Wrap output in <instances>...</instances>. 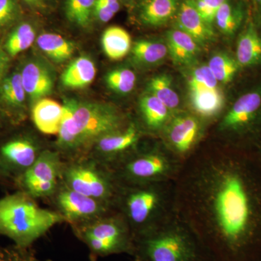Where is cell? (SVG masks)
<instances>
[{
  "label": "cell",
  "instance_id": "cell-14",
  "mask_svg": "<svg viewBox=\"0 0 261 261\" xmlns=\"http://www.w3.org/2000/svg\"><path fill=\"white\" fill-rule=\"evenodd\" d=\"M261 110V92L251 91L239 97L220 118L216 132L221 137L237 135L252 124Z\"/></svg>",
  "mask_w": 261,
  "mask_h": 261
},
{
  "label": "cell",
  "instance_id": "cell-12",
  "mask_svg": "<svg viewBox=\"0 0 261 261\" xmlns=\"http://www.w3.org/2000/svg\"><path fill=\"white\" fill-rule=\"evenodd\" d=\"M49 200L55 211L61 214L71 227L91 222L113 211L100 201L71 190L63 182Z\"/></svg>",
  "mask_w": 261,
  "mask_h": 261
},
{
  "label": "cell",
  "instance_id": "cell-13",
  "mask_svg": "<svg viewBox=\"0 0 261 261\" xmlns=\"http://www.w3.org/2000/svg\"><path fill=\"white\" fill-rule=\"evenodd\" d=\"M46 149L32 136L7 141L0 146V173L18 181Z\"/></svg>",
  "mask_w": 261,
  "mask_h": 261
},
{
  "label": "cell",
  "instance_id": "cell-26",
  "mask_svg": "<svg viewBox=\"0 0 261 261\" xmlns=\"http://www.w3.org/2000/svg\"><path fill=\"white\" fill-rule=\"evenodd\" d=\"M148 87L149 93L155 96L173 115L181 111L179 97L173 89L169 75H156L149 82Z\"/></svg>",
  "mask_w": 261,
  "mask_h": 261
},
{
  "label": "cell",
  "instance_id": "cell-23",
  "mask_svg": "<svg viewBox=\"0 0 261 261\" xmlns=\"http://www.w3.org/2000/svg\"><path fill=\"white\" fill-rule=\"evenodd\" d=\"M178 10V0H145L140 17L144 23L159 27L171 20Z\"/></svg>",
  "mask_w": 261,
  "mask_h": 261
},
{
  "label": "cell",
  "instance_id": "cell-9",
  "mask_svg": "<svg viewBox=\"0 0 261 261\" xmlns=\"http://www.w3.org/2000/svg\"><path fill=\"white\" fill-rule=\"evenodd\" d=\"M206 121L190 112L173 115L160 136V140L182 163L202 145L205 138Z\"/></svg>",
  "mask_w": 261,
  "mask_h": 261
},
{
  "label": "cell",
  "instance_id": "cell-5",
  "mask_svg": "<svg viewBox=\"0 0 261 261\" xmlns=\"http://www.w3.org/2000/svg\"><path fill=\"white\" fill-rule=\"evenodd\" d=\"M137 252L146 261H207L195 235L173 216L135 241Z\"/></svg>",
  "mask_w": 261,
  "mask_h": 261
},
{
  "label": "cell",
  "instance_id": "cell-17",
  "mask_svg": "<svg viewBox=\"0 0 261 261\" xmlns=\"http://www.w3.org/2000/svg\"><path fill=\"white\" fill-rule=\"evenodd\" d=\"M23 82L25 93L28 94L33 102L51 93L54 87V79L50 70L42 63L31 61L25 65L22 70Z\"/></svg>",
  "mask_w": 261,
  "mask_h": 261
},
{
  "label": "cell",
  "instance_id": "cell-3",
  "mask_svg": "<svg viewBox=\"0 0 261 261\" xmlns=\"http://www.w3.org/2000/svg\"><path fill=\"white\" fill-rule=\"evenodd\" d=\"M173 181L120 183L113 210L123 216L135 241L175 216Z\"/></svg>",
  "mask_w": 261,
  "mask_h": 261
},
{
  "label": "cell",
  "instance_id": "cell-27",
  "mask_svg": "<svg viewBox=\"0 0 261 261\" xmlns=\"http://www.w3.org/2000/svg\"><path fill=\"white\" fill-rule=\"evenodd\" d=\"M130 50L135 61L145 65L159 64L168 55L166 44L154 41H138Z\"/></svg>",
  "mask_w": 261,
  "mask_h": 261
},
{
  "label": "cell",
  "instance_id": "cell-16",
  "mask_svg": "<svg viewBox=\"0 0 261 261\" xmlns=\"http://www.w3.org/2000/svg\"><path fill=\"white\" fill-rule=\"evenodd\" d=\"M176 25L178 29L190 36L200 47L214 40L212 27L200 16L192 0L185 2L178 8Z\"/></svg>",
  "mask_w": 261,
  "mask_h": 261
},
{
  "label": "cell",
  "instance_id": "cell-41",
  "mask_svg": "<svg viewBox=\"0 0 261 261\" xmlns=\"http://www.w3.org/2000/svg\"><path fill=\"white\" fill-rule=\"evenodd\" d=\"M25 1L27 2V3H29V4H31V5L37 4V3H36L35 0H25Z\"/></svg>",
  "mask_w": 261,
  "mask_h": 261
},
{
  "label": "cell",
  "instance_id": "cell-25",
  "mask_svg": "<svg viewBox=\"0 0 261 261\" xmlns=\"http://www.w3.org/2000/svg\"><path fill=\"white\" fill-rule=\"evenodd\" d=\"M38 47L48 57L56 62L69 59L74 51V46L69 41L53 33H44L37 39Z\"/></svg>",
  "mask_w": 261,
  "mask_h": 261
},
{
  "label": "cell",
  "instance_id": "cell-37",
  "mask_svg": "<svg viewBox=\"0 0 261 261\" xmlns=\"http://www.w3.org/2000/svg\"><path fill=\"white\" fill-rule=\"evenodd\" d=\"M15 13L16 5L14 0H0V27L13 20Z\"/></svg>",
  "mask_w": 261,
  "mask_h": 261
},
{
  "label": "cell",
  "instance_id": "cell-39",
  "mask_svg": "<svg viewBox=\"0 0 261 261\" xmlns=\"http://www.w3.org/2000/svg\"><path fill=\"white\" fill-rule=\"evenodd\" d=\"M8 63V57L5 51L0 47V84H1L2 80H3V76H4Z\"/></svg>",
  "mask_w": 261,
  "mask_h": 261
},
{
  "label": "cell",
  "instance_id": "cell-6",
  "mask_svg": "<svg viewBox=\"0 0 261 261\" xmlns=\"http://www.w3.org/2000/svg\"><path fill=\"white\" fill-rule=\"evenodd\" d=\"M182 165L160 140L147 148L139 147L113 171L119 183H159L174 181Z\"/></svg>",
  "mask_w": 261,
  "mask_h": 261
},
{
  "label": "cell",
  "instance_id": "cell-38",
  "mask_svg": "<svg viewBox=\"0 0 261 261\" xmlns=\"http://www.w3.org/2000/svg\"><path fill=\"white\" fill-rule=\"evenodd\" d=\"M94 15L96 18L102 22V23H107L110 21L114 16L115 13L111 9L107 3L104 0H97L95 6H94Z\"/></svg>",
  "mask_w": 261,
  "mask_h": 261
},
{
  "label": "cell",
  "instance_id": "cell-20",
  "mask_svg": "<svg viewBox=\"0 0 261 261\" xmlns=\"http://www.w3.org/2000/svg\"><path fill=\"white\" fill-rule=\"evenodd\" d=\"M192 113L207 121L214 119L224 109V94L219 88H200L190 90Z\"/></svg>",
  "mask_w": 261,
  "mask_h": 261
},
{
  "label": "cell",
  "instance_id": "cell-8",
  "mask_svg": "<svg viewBox=\"0 0 261 261\" xmlns=\"http://www.w3.org/2000/svg\"><path fill=\"white\" fill-rule=\"evenodd\" d=\"M62 182L71 190L100 201L113 210L119 181L112 170L95 160L86 155L64 160Z\"/></svg>",
  "mask_w": 261,
  "mask_h": 261
},
{
  "label": "cell",
  "instance_id": "cell-44",
  "mask_svg": "<svg viewBox=\"0 0 261 261\" xmlns=\"http://www.w3.org/2000/svg\"><path fill=\"white\" fill-rule=\"evenodd\" d=\"M40 1H42V0H35L36 3H39Z\"/></svg>",
  "mask_w": 261,
  "mask_h": 261
},
{
  "label": "cell",
  "instance_id": "cell-32",
  "mask_svg": "<svg viewBox=\"0 0 261 261\" xmlns=\"http://www.w3.org/2000/svg\"><path fill=\"white\" fill-rule=\"evenodd\" d=\"M2 94L5 102L10 106L15 108L23 106L27 93L20 73L15 72L5 79L2 85Z\"/></svg>",
  "mask_w": 261,
  "mask_h": 261
},
{
  "label": "cell",
  "instance_id": "cell-30",
  "mask_svg": "<svg viewBox=\"0 0 261 261\" xmlns=\"http://www.w3.org/2000/svg\"><path fill=\"white\" fill-rule=\"evenodd\" d=\"M243 18L242 10L233 8L226 0L218 10L215 22L223 34L226 36H232L238 31Z\"/></svg>",
  "mask_w": 261,
  "mask_h": 261
},
{
  "label": "cell",
  "instance_id": "cell-19",
  "mask_svg": "<svg viewBox=\"0 0 261 261\" xmlns=\"http://www.w3.org/2000/svg\"><path fill=\"white\" fill-rule=\"evenodd\" d=\"M63 114V106L46 98L37 101L32 111V121L36 128L47 135H58Z\"/></svg>",
  "mask_w": 261,
  "mask_h": 261
},
{
  "label": "cell",
  "instance_id": "cell-18",
  "mask_svg": "<svg viewBox=\"0 0 261 261\" xmlns=\"http://www.w3.org/2000/svg\"><path fill=\"white\" fill-rule=\"evenodd\" d=\"M166 46L173 64L179 66L192 65L200 51L198 44L190 36L178 29L167 33Z\"/></svg>",
  "mask_w": 261,
  "mask_h": 261
},
{
  "label": "cell",
  "instance_id": "cell-15",
  "mask_svg": "<svg viewBox=\"0 0 261 261\" xmlns=\"http://www.w3.org/2000/svg\"><path fill=\"white\" fill-rule=\"evenodd\" d=\"M141 123L140 129L160 137L165 127L173 114L155 96L151 93L145 94L139 103Z\"/></svg>",
  "mask_w": 261,
  "mask_h": 261
},
{
  "label": "cell",
  "instance_id": "cell-43",
  "mask_svg": "<svg viewBox=\"0 0 261 261\" xmlns=\"http://www.w3.org/2000/svg\"><path fill=\"white\" fill-rule=\"evenodd\" d=\"M135 261H142V260H141L140 257H137V260H136Z\"/></svg>",
  "mask_w": 261,
  "mask_h": 261
},
{
  "label": "cell",
  "instance_id": "cell-24",
  "mask_svg": "<svg viewBox=\"0 0 261 261\" xmlns=\"http://www.w3.org/2000/svg\"><path fill=\"white\" fill-rule=\"evenodd\" d=\"M102 44L106 56L110 59L118 61L132 49V38L121 27H111L103 33Z\"/></svg>",
  "mask_w": 261,
  "mask_h": 261
},
{
  "label": "cell",
  "instance_id": "cell-22",
  "mask_svg": "<svg viewBox=\"0 0 261 261\" xmlns=\"http://www.w3.org/2000/svg\"><path fill=\"white\" fill-rule=\"evenodd\" d=\"M96 73L94 62L88 57H80L65 68L61 76L62 84L70 89L83 88L93 82Z\"/></svg>",
  "mask_w": 261,
  "mask_h": 261
},
{
  "label": "cell",
  "instance_id": "cell-21",
  "mask_svg": "<svg viewBox=\"0 0 261 261\" xmlns=\"http://www.w3.org/2000/svg\"><path fill=\"white\" fill-rule=\"evenodd\" d=\"M236 60L242 67L261 63V37L252 23H249L239 38Z\"/></svg>",
  "mask_w": 261,
  "mask_h": 261
},
{
  "label": "cell",
  "instance_id": "cell-10",
  "mask_svg": "<svg viewBox=\"0 0 261 261\" xmlns=\"http://www.w3.org/2000/svg\"><path fill=\"white\" fill-rule=\"evenodd\" d=\"M64 159L55 149L43 151L36 162L18 178L21 190L36 199H50L62 182Z\"/></svg>",
  "mask_w": 261,
  "mask_h": 261
},
{
  "label": "cell",
  "instance_id": "cell-2",
  "mask_svg": "<svg viewBox=\"0 0 261 261\" xmlns=\"http://www.w3.org/2000/svg\"><path fill=\"white\" fill-rule=\"evenodd\" d=\"M63 106L54 149L64 160L85 155L99 137L121 129L130 121L118 108L105 103L68 99Z\"/></svg>",
  "mask_w": 261,
  "mask_h": 261
},
{
  "label": "cell",
  "instance_id": "cell-7",
  "mask_svg": "<svg viewBox=\"0 0 261 261\" xmlns=\"http://www.w3.org/2000/svg\"><path fill=\"white\" fill-rule=\"evenodd\" d=\"M71 228L75 237L88 247L92 257L137 252L135 238L129 226L116 211Z\"/></svg>",
  "mask_w": 261,
  "mask_h": 261
},
{
  "label": "cell",
  "instance_id": "cell-4",
  "mask_svg": "<svg viewBox=\"0 0 261 261\" xmlns=\"http://www.w3.org/2000/svg\"><path fill=\"white\" fill-rule=\"evenodd\" d=\"M64 222L61 214L38 205L23 192L0 198V233L17 247L28 248L55 226Z\"/></svg>",
  "mask_w": 261,
  "mask_h": 261
},
{
  "label": "cell",
  "instance_id": "cell-35",
  "mask_svg": "<svg viewBox=\"0 0 261 261\" xmlns=\"http://www.w3.org/2000/svg\"><path fill=\"white\" fill-rule=\"evenodd\" d=\"M226 1V0H196L192 2L200 16L211 27L215 21L216 13L220 7Z\"/></svg>",
  "mask_w": 261,
  "mask_h": 261
},
{
  "label": "cell",
  "instance_id": "cell-36",
  "mask_svg": "<svg viewBox=\"0 0 261 261\" xmlns=\"http://www.w3.org/2000/svg\"><path fill=\"white\" fill-rule=\"evenodd\" d=\"M27 249L17 247L15 249L0 250V261H51L41 260L27 251Z\"/></svg>",
  "mask_w": 261,
  "mask_h": 261
},
{
  "label": "cell",
  "instance_id": "cell-11",
  "mask_svg": "<svg viewBox=\"0 0 261 261\" xmlns=\"http://www.w3.org/2000/svg\"><path fill=\"white\" fill-rule=\"evenodd\" d=\"M143 135L137 123L130 121L121 129L99 137L85 155L113 171L138 149Z\"/></svg>",
  "mask_w": 261,
  "mask_h": 261
},
{
  "label": "cell",
  "instance_id": "cell-34",
  "mask_svg": "<svg viewBox=\"0 0 261 261\" xmlns=\"http://www.w3.org/2000/svg\"><path fill=\"white\" fill-rule=\"evenodd\" d=\"M189 90L200 88H219V82L215 78L207 65L194 68L189 75Z\"/></svg>",
  "mask_w": 261,
  "mask_h": 261
},
{
  "label": "cell",
  "instance_id": "cell-42",
  "mask_svg": "<svg viewBox=\"0 0 261 261\" xmlns=\"http://www.w3.org/2000/svg\"><path fill=\"white\" fill-rule=\"evenodd\" d=\"M257 5H258L259 9H260V11L261 12V0H257Z\"/></svg>",
  "mask_w": 261,
  "mask_h": 261
},
{
  "label": "cell",
  "instance_id": "cell-40",
  "mask_svg": "<svg viewBox=\"0 0 261 261\" xmlns=\"http://www.w3.org/2000/svg\"><path fill=\"white\" fill-rule=\"evenodd\" d=\"M108 5V6L113 10V13L116 14L120 9V4L118 0H104Z\"/></svg>",
  "mask_w": 261,
  "mask_h": 261
},
{
  "label": "cell",
  "instance_id": "cell-1",
  "mask_svg": "<svg viewBox=\"0 0 261 261\" xmlns=\"http://www.w3.org/2000/svg\"><path fill=\"white\" fill-rule=\"evenodd\" d=\"M245 166L231 150L201 145L182 165L174 187V213L206 257L221 260L243 246L257 222L256 195Z\"/></svg>",
  "mask_w": 261,
  "mask_h": 261
},
{
  "label": "cell",
  "instance_id": "cell-31",
  "mask_svg": "<svg viewBox=\"0 0 261 261\" xmlns=\"http://www.w3.org/2000/svg\"><path fill=\"white\" fill-rule=\"evenodd\" d=\"M97 0H65L68 20L82 27H88Z\"/></svg>",
  "mask_w": 261,
  "mask_h": 261
},
{
  "label": "cell",
  "instance_id": "cell-33",
  "mask_svg": "<svg viewBox=\"0 0 261 261\" xmlns=\"http://www.w3.org/2000/svg\"><path fill=\"white\" fill-rule=\"evenodd\" d=\"M137 77L133 70L118 68L111 70L106 76V83L110 89L118 93H130L135 87Z\"/></svg>",
  "mask_w": 261,
  "mask_h": 261
},
{
  "label": "cell",
  "instance_id": "cell-29",
  "mask_svg": "<svg viewBox=\"0 0 261 261\" xmlns=\"http://www.w3.org/2000/svg\"><path fill=\"white\" fill-rule=\"evenodd\" d=\"M36 39V31L30 23H22L10 34L6 49L10 56H15L32 45Z\"/></svg>",
  "mask_w": 261,
  "mask_h": 261
},
{
  "label": "cell",
  "instance_id": "cell-28",
  "mask_svg": "<svg viewBox=\"0 0 261 261\" xmlns=\"http://www.w3.org/2000/svg\"><path fill=\"white\" fill-rule=\"evenodd\" d=\"M207 66L218 82L227 84L234 78L240 65L226 53H218L211 57Z\"/></svg>",
  "mask_w": 261,
  "mask_h": 261
}]
</instances>
